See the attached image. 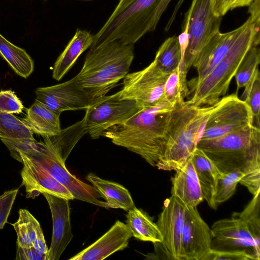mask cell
<instances>
[{
	"label": "cell",
	"instance_id": "6da1fadb",
	"mask_svg": "<svg viewBox=\"0 0 260 260\" xmlns=\"http://www.w3.org/2000/svg\"><path fill=\"white\" fill-rule=\"evenodd\" d=\"M174 107L165 101L154 108H143L125 122L107 129L102 137L156 167L166 147L167 125Z\"/></svg>",
	"mask_w": 260,
	"mask_h": 260
},
{
	"label": "cell",
	"instance_id": "7a4b0ae2",
	"mask_svg": "<svg viewBox=\"0 0 260 260\" xmlns=\"http://www.w3.org/2000/svg\"><path fill=\"white\" fill-rule=\"evenodd\" d=\"M134 46L113 41L90 48L75 76L78 85L93 103L105 96L128 73Z\"/></svg>",
	"mask_w": 260,
	"mask_h": 260
},
{
	"label": "cell",
	"instance_id": "3957f363",
	"mask_svg": "<svg viewBox=\"0 0 260 260\" xmlns=\"http://www.w3.org/2000/svg\"><path fill=\"white\" fill-rule=\"evenodd\" d=\"M172 0H119L115 9L98 32L89 48L118 41L134 45L154 31Z\"/></svg>",
	"mask_w": 260,
	"mask_h": 260
},
{
	"label": "cell",
	"instance_id": "277c9868",
	"mask_svg": "<svg viewBox=\"0 0 260 260\" xmlns=\"http://www.w3.org/2000/svg\"><path fill=\"white\" fill-rule=\"evenodd\" d=\"M216 103L194 106L184 101L171 111L167 125V143L156 167L175 171L190 158L201 138L206 123Z\"/></svg>",
	"mask_w": 260,
	"mask_h": 260
},
{
	"label": "cell",
	"instance_id": "5b68a950",
	"mask_svg": "<svg viewBox=\"0 0 260 260\" xmlns=\"http://www.w3.org/2000/svg\"><path fill=\"white\" fill-rule=\"evenodd\" d=\"M246 22L244 29L211 72L200 82L188 86L191 97L186 101L187 104L212 105L225 95L246 53L252 46L259 44V35L256 32L254 24L249 17Z\"/></svg>",
	"mask_w": 260,
	"mask_h": 260
},
{
	"label": "cell",
	"instance_id": "8992f818",
	"mask_svg": "<svg viewBox=\"0 0 260 260\" xmlns=\"http://www.w3.org/2000/svg\"><path fill=\"white\" fill-rule=\"evenodd\" d=\"M202 150L222 173L239 171L243 173L260 161V128L252 125L218 138L200 140Z\"/></svg>",
	"mask_w": 260,
	"mask_h": 260
},
{
	"label": "cell",
	"instance_id": "52a82bcc",
	"mask_svg": "<svg viewBox=\"0 0 260 260\" xmlns=\"http://www.w3.org/2000/svg\"><path fill=\"white\" fill-rule=\"evenodd\" d=\"M22 153L37 162L51 176L67 188L74 199L108 208L105 201L100 200L101 194L93 186L86 184L72 175L57 154L44 142H40L36 148Z\"/></svg>",
	"mask_w": 260,
	"mask_h": 260
},
{
	"label": "cell",
	"instance_id": "ba28073f",
	"mask_svg": "<svg viewBox=\"0 0 260 260\" xmlns=\"http://www.w3.org/2000/svg\"><path fill=\"white\" fill-rule=\"evenodd\" d=\"M143 109L134 100L120 99L118 91L103 96L85 110L87 134L93 139H99L107 129L125 122Z\"/></svg>",
	"mask_w": 260,
	"mask_h": 260
},
{
	"label": "cell",
	"instance_id": "9c48e42d",
	"mask_svg": "<svg viewBox=\"0 0 260 260\" xmlns=\"http://www.w3.org/2000/svg\"><path fill=\"white\" fill-rule=\"evenodd\" d=\"M169 75L163 72L153 60L143 70L128 73L124 77L119 96L134 100L143 108L157 107L166 101L164 87Z\"/></svg>",
	"mask_w": 260,
	"mask_h": 260
},
{
	"label": "cell",
	"instance_id": "30bf717a",
	"mask_svg": "<svg viewBox=\"0 0 260 260\" xmlns=\"http://www.w3.org/2000/svg\"><path fill=\"white\" fill-rule=\"evenodd\" d=\"M252 125L254 120L250 107L235 92L222 97L216 103L200 140L218 138Z\"/></svg>",
	"mask_w": 260,
	"mask_h": 260
},
{
	"label": "cell",
	"instance_id": "8fae6325",
	"mask_svg": "<svg viewBox=\"0 0 260 260\" xmlns=\"http://www.w3.org/2000/svg\"><path fill=\"white\" fill-rule=\"evenodd\" d=\"M187 12L189 15L188 44L184 57L186 74L202 49L219 31L222 20L213 13L211 0H192Z\"/></svg>",
	"mask_w": 260,
	"mask_h": 260
},
{
	"label": "cell",
	"instance_id": "7c38bea8",
	"mask_svg": "<svg viewBox=\"0 0 260 260\" xmlns=\"http://www.w3.org/2000/svg\"><path fill=\"white\" fill-rule=\"evenodd\" d=\"M186 206L178 198L171 196L164 202L156 224L160 232L161 242L153 243L155 252L161 258L181 259V239Z\"/></svg>",
	"mask_w": 260,
	"mask_h": 260
},
{
	"label": "cell",
	"instance_id": "4fadbf2b",
	"mask_svg": "<svg viewBox=\"0 0 260 260\" xmlns=\"http://www.w3.org/2000/svg\"><path fill=\"white\" fill-rule=\"evenodd\" d=\"M211 249L245 250L260 259V239L237 212L230 218L215 221L211 226Z\"/></svg>",
	"mask_w": 260,
	"mask_h": 260
},
{
	"label": "cell",
	"instance_id": "5bb4252c",
	"mask_svg": "<svg viewBox=\"0 0 260 260\" xmlns=\"http://www.w3.org/2000/svg\"><path fill=\"white\" fill-rule=\"evenodd\" d=\"M35 93L36 100L59 113L86 110L93 103L77 83L76 77L61 83L39 87Z\"/></svg>",
	"mask_w": 260,
	"mask_h": 260
},
{
	"label": "cell",
	"instance_id": "9a60e30c",
	"mask_svg": "<svg viewBox=\"0 0 260 260\" xmlns=\"http://www.w3.org/2000/svg\"><path fill=\"white\" fill-rule=\"evenodd\" d=\"M211 229L197 207H187L181 239V260H203L211 249Z\"/></svg>",
	"mask_w": 260,
	"mask_h": 260
},
{
	"label": "cell",
	"instance_id": "2e32d148",
	"mask_svg": "<svg viewBox=\"0 0 260 260\" xmlns=\"http://www.w3.org/2000/svg\"><path fill=\"white\" fill-rule=\"evenodd\" d=\"M17 160L23 164L21 172L22 185L25 188L27 198L34 199L46 192L68 200L74 199L67 188L26 155L19 152Z\"/></svg>",
	"mask_w": 260,
	"mask_h": 260
},
{
	"label": "cell",
	"instance_id": "e0dca14e",
	"mask_svg": "<svg viewBox=\"0 0 260 260\" xmlns=\"http://www.w3.org/2000/svg\"><path fill=\"white\" fill-rule=\"evenodd\" d=\"M246 21L239 27L228 32H216L200 51L193 64L198 76L187 81V85L197 84L203 80L228 52L244 29Z\"/></svg>",
	"mask_w": 260,
	"mask_h": 260
},
{
	"label": "cell",
	"instance_id": "ac0fdd59",
	"mask_svg": "<svg viewBox=\"0 0 260 260\" xmlns=\"http://www.w3.org/2000/svg\"><path fill=\"white\" fill-rule=\"evenodd\" d=\"M51 211L52 237L46 260H58L73 239L69 200L46 192L42 193Z\"/></svg>",
	"mask_w": 260,
	"mask_h": 260
},
{
	"label": "cell",
	"instance_id": "d6986e66",
	"mask_svg": "<svg viewBox=\"0 0 260 260\" xmlns=\"http://www.w3.org/2000/svg\"><path fill=\"white\" fill-rule=\"evenodd\" d=\"M132 233L127 225L117 220L101 238L70 260H102L126 248Z\"/></svg>",
	"mask_w": 260,
	"mask_h": 260
},
{
	"label": "cell",
	"instance_id": "ffe728a7",
	"mask_svg": "<svg viewBox=\"0 0 260 260\" xmlns=\"http://www.w3.org/2000/svg\"><path fill=\"white\" fill-rule=\"evenodd\" d=\"M171 196L178 198L187 207H197L204 201L200 185L191 157L171 179Z\"/></svg>",
	"mask_w": 260,
	"mask_h": 260
},
{
	"label": "cell",
	"instance_id": "44dd1931",
	"mask_svg": "<svg viewBox=\"0 0 260 260\" xmlns=\"http://www.w3.org/2000/svg\"><path fill=\"white\" fill-rule=\"evenodd\" d=\"M93 42V36L86 30L77 29L64 50L55 62L52 77L60 81L72 67L79 56Z\"/></svg>",
	"mask_w": 260,
	"mask_h": 260
},
{
	"label": "cell",
	"instance_id": "7402d4cb",
	"mask_svg": "<svg viewBox=\"0 0 260 260\" xmlns=\"http://www.w3.org/2000/svg\"><path fill=\"white\" fill-rule=\"evenodd\" d=\"M60 114L35 100L26 110L25 117L22 120L33 133L42 137L50 136L58 134L61 130Z\"/></svg>",
	"mask_w": 260,
	"mask_h": 260
},
{
	"label": "cell",
	"instance_id": "603a6c76",
	"mask_svg": "<svg viewBox=\"0 0 260 260\" xmlns=\"http://www.w3.org/2000/svg\"><path fill=\"white\" fill-rule=\"evenodd\" d=\"M200 185L204 200L209 207L216 209L213 196L220 172L214 162L200 149L196 148L191 156Z\"/></svg>",
	"mask_w": 260,
	"mask_h": 260
},
{
	"label": "cell",
	"instance_id": "cb8c5ba5",
	"mask_svg": "<svg viewBox=\"0 0 260 260\" xmlns=\"http://www.w3.org/2000/svg\"><path fill=\"white\" fill-rule=\"evenodd\" d=\"M86 179L104 199L108 208L122 209L127 212L136 207L128 190L120 184L102 179L92 173L88 174Z\"/></svg>",
	"mask_w": 260,
	"mask_h": 260
},
{
	"label": "cell",
	"instance_id": "d4e9b609",
	"mask_svg": "<svg viewBox=\"0 0 260 260\" xmlns=\"http://www.w3.org/2000/svg\"><path fill=\"white\" fill-rule=\"evenodd\" d=\"M86 134L83 118L73 125L63 129H61L57 135L43 136V142L49 145L65 162L76 144Z\"/></svg>",
	"mask_w": 260,
	"mask_h": 260
},
{
	"label": "cell",
	"instance_id": "484cf974",
	"mask_svg": "<svg viewBox=\"0 0 260 260\" xmlns=\"http://www.w3.org/2000/svg\"><path fill=\"white\" fill-rule=\"evenodd\" d=\"M126 224L132 236L143 241L161 242L162 237L156 223L136 207L127 211Z\"/></svg>",
	"mask_w": 260,
	"mask_h": 260
},
{
	"label": "cell",
	"instance_id": "4316f807",
	"mask_svg": "<svg viewBox=\"0 0 260 260\" xmlns=\"http://www.w3.org/2000/svg\"><path fill=\"white\" fill-rule=\"evenodd\" d=\"M0 54L19 76L27 78L33 72L34 62L26 51L7 40L0 34Z\"/></svg>",
	"mask_w": 260,
	"mask_h": 260
},
{
	"label": "cell",
	"instance_id": "83f0119b",
	"mask_svg": "<svg viewBox=\"0 0 260 260\" xmlns=\"http://www.w3.org/2000/svg\"><path fill=\"white\" fill-rule=\"evenodd\" d=\"M181 51L178 37H170L162 43L157 51L154 61L165 73L170 74L180 64Z\"/></svg>",
	"mask_w": 260,
	"mask_h": 260
},
{
	"label": "cell",
	"instance_id": "f1b7e54d",
	"mask_svg": "<svg viewBox=\"0 0 260 260\" xmlns=\"http://www.w3.org/2000/svg\"><path fill=\"white\" fill-rule=\"evenodd\" d=\"M33 134L22 119L0 111V138L35 139Z\"/></svg>",
	"mask_w": 260,
	"mask_h": 260
},
{
	"label": "cell",
	"instance_id": "f546056e",
	"mask_svg": "<svg viewBox=\"0 0 260 260\" xmlns=\"http://www.w3.org/2000/svg\"><path fill=\"white\" fill-rule=\"evenodd\" d=\"M242 175L243 173L239 171L220 173L213 196V201L216 209L219 204L226 201L233 196Z\"/></svg>",
	"mask_w": 260,
	"mask_h": 260
},
{
	"label": "cell",
	"instance_id": "4dcf8cb0",
	"mask_svg": "<svg viewBox=\"0 0 260 260\" xmlns=\"http://www.w3.org/2000/svg\"><path fill=\"white\" fill-rule=\"evenodd\" d=\"M260 62V50L258 46H253L248 50L235 74L237 84L236 92L246 85L256 70L258 68Z\"/></svg>",
	"mask_w": 260,
	"mask_h": 260
},
{
	"label": "cell",
	"instance_id": "1f68e13d",
	"mask_svg": "<svg viewBox=\"0 0 260 260\" xmlns=\"http://www.w3.org/2000/svg\"><path fill=\"white\" fill-rule=\"evenodd\" d=\"M244 101L252 112L254 125L259 127L260 115V78L258 68L244 86V90L240 99Z\"/></svg>",
	"mask_w": 260,
	"mask_h": 260
},
{
	"label": "cell",
	"instance_id": "d6a6232c",
	"mask_svg": "<svg viewBox=\"0 0 260 260\" xmlns=\"http://www.w3.org/2000/svg\"><path fill=\"white\" fill-rule=\"evenodd\" d=\"M190 94L188 86L180 80L178 67L168 76L164 87L166 101L174 106L184 102V99Z\"/></svg>",
	"mask_w": 260,
	"mask_h": 260
},
{
	"label": "cell",
	"instance_id": "836d02e7",
	"mask_svg": "<svg viewBox=\"0 0 260 260\" xmlns=\"http://www.w3.org/2000/svg\"><path fill=\"white\" fill-rule=\"evenodd\" d=\"M237 213L248 224L253 234L260 239V192L253 196L244 209Z\"/></svg>",
	"mask_w": 260,
	"mask_h": 260
},
{
	"label": "cell",
	"instance_id": "e575fe53",
	"mask_svg": "<svg viewBox=\"0 0 260 260\" xmlns=\"http://www.w3.org/2000/svg\"><path fill=\"white\" fill-rule=\"evenodd\" d=\"M239 183L245 186L253 196L260 192V161L244 171Z\"/></svg>",
	"mask_w": 260,
	"mask_h": 260
},
{
	"label": "cell",
	"instance_id": "d590c367",
	"mask_svg": "<svg viewBox=\"0 0 260 260\" xmlns=\"http://www.w3.org/2000/svg\"><path fill=\"white\" fill-rule=\"evenodd\" d=\"M203 260H258L245 250H216L211 249Z\"/></svg>",
	"mask_w": 260,
	"mask_h": 260
},
{
	"label": "cell",
	"instance_id": "8d00e7d4",
	"mask_svg": "<svg viewBox=\"0 0 260 260\" xmlns=\"http://www.w3.org/2000/svg\"><path fill=\"white\" fill-rule=\"evenodd\" d=\"M23 104L15 93L10 90L0 91V111L9 114H20Z\"/></svg>",
	"mask_w": 260,
	"mask_h": 260
},
{
	"label": "cell",
	"instance_id": "74e56055",
	"mask_svg": "<svg viewBox=\"0 0 260 260\" xmlns=\"http://www.w3.org/2000/svg\"><path fill=\"white\" fill-rule=\"evenodd\" d=\"M253 0H211L213 13L222 17L229 11L248 6Z\"/></svg>",
	"mask_w": 260,
	"mask_h": 260
},
{
	"label": "cell",
	"instance_id": "f35d334b",
	"mask_svg": "<svg viewBox=\"0 0 260 260\" xmlns=\"http://www.w3.org/2000/svg\"><path fill=\"white\" fill-rule=\"evenodd\" d=\"M18 189L6 191L0 196V230L8 222V218L16 199Z\"/></svg>",
	"mask_w": 260,
	"mask_h": 260
},
{
	"label": "cell",
	"instance_id": "ab89813d",
	"mask_svg": "<svg viewBox=\"0 0 260 260\" xmlns=\"http://www.w3.org/2000/svg\"><path fill=\"white\" fill-rule=\"evenodd\" d=\"M18 213L19 218L18 220L14 223L11 224L17 235L16 244L22 247L33 246L29 237L26 222L25 209H20Z\"/></svg>",
	"mask_w": 260,
	"mask_h": 260
},
{
	"label": "cell",
	"instance_id": "60d3db41",
	"mask_svg": "<svg viewBox=\"0 0 260 260\" xmlns=\"http://www.w3.org/2000/svg\"><path fill=\"white\" fill-rule=\"evenodd\" d=\"M33 247L37 253L42 258L43 260H46L49 249L46 244L41 226L37 230L36 238L34 242Z\"/></svg>",
	"mask_w": 260,
	"mask_h": 260
},
{
	"label": "cell",
	"instance_id": "b9f144b4",
	"mask_svg": "<svg viewBox=\"0 0 260 260\" xmlns=\"http://www.w3.org/2000/svg\"><path fill=\"white\" fill-rule=\"evenodd\" d=\"M15 259L17 260H43L33 246L22 247L17 244Z\"/></svg>",
	"mask_w": 260,
	"mask_h": 260
},
{
	"label": "cell",
	"instance_id": "7bdbcfd3",
	"mask_svg": "<svg viewBox=\"0 0 260 260\" xmlns=\"http://www.w3.org/2000/svg\"><path fill=\"white\" fill-rule=\"evenodd\" d=\"M259 0H253L248 6L249 17L254 23L256 32L259 34L260 7Z\"/></svg>",
	"mask_w": 260,
	"mask_h": 260
},
{
	"label": "cell",
	"instance_id": "ee69618b",
	"mask_svg": "<svg viewBox=\"0 0 260 260\" xmlns=\"http://www.w3.org/2000/svg\"><path fill=\"white\" fill-rule=\"evenodd\" d=\"M184 1L185 0H178V1L177 2L173 11V13L165 26V30L166 31H168L170 29L171 26L172 25L173 23L175 21L178 12L180 9Z\"/></svg>",
	"mask_w": 260,
	"mask_h": 260
},
{
	"label": "cell",
	"instance_id": "f6af8a7d",
	"mask_svg": "<svg viewBox=\"0 0 260 260\" xmlns=\"http://www.w3.org/2000/svg\"><path fill=\"white\" fill-rule=\"evenodd\" d=\"M79 1H82V2H90V1H92L93 0H78Z\"/></svg>",
	"mask_w": 260,
	"mask_h": 260
}]
</instances>
